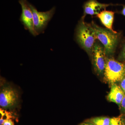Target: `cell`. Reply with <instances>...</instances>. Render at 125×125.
Masks as SVG:
<instances>
[{"mask_svg": "<svg viewBox=\"0 0 125 125\" xmlns=\"http://www.w3.org/2000/svg\"><path fill=\"white\" fill-rule=\"evenodd\" d=\"M118 59L119 60L125 62V44L123 46V49L120 54L119 55Z\"/></svg>", "mask_w": 125, "mask_h": 125, "instance_id": "13", "label": "cell"}, {"mask_svg": "<svg viewBox=\"0 0 125 125\" xmlns=\"http://www.w3.org/2000/svg\"><path fill=\"white\" fill-rule=\"evenodd\" d=\"M111 4H102L96 0H88L85 2L83 6L84 10V17L86 15H97L101 12V10L106 9Z\"/></svg>", "mask_w": 125, "mask_h": 125, "instance_id": "8", "label": "cell"}, {"mask_svg": "<svg viewBox=\"0 0 125 125\" xmlns=\"http://www.w3.org/2000/svg\"><path fill=\"white\" fill-rule=\"evenodd\" d=\"M120 106L122 111L125 113V96L124 97Z\"/></svg>", "mask_w": 125, "mask_h": 125, "instance_id": "16", "label": "cell"}, {"mask_svg": "<svg viewBox=\"0 0 125 125\" xmlns=\"http://www.w3.org/2000/svg\"><path fill=\"white\" fill-rule=\"evenodd\" d=\"M92 54L93 55L94 69L98 74L103 75L105 71L106 59L104 49L100 45L95 43Z\"/></svg>", "mask_w": 125, "mask_h": 125, "instance_id": "7", "label": "cell"}, {"mask_svg": "<svg viewBox=\"0 0 125 125\" xmlns=\"http://www.w3.org/2000/svg\"><path fill=\"white\" fill-rule=\"evenodd\" d=\"M111 118L106 117H98L91 118L87 121L94 125H109Z\"/></svg>", "mask_w": 125, "mask_h": 125, "instance_id": "11", "label": "cell"}, {"mask_svg": "<svg viewBox=\"0 0 125 125\" xmlns=\"http://www.w3.org/2000/svg\"><path fill=\"white\" fill-rule=\"evenodd\" d=\"M2 125H14L13 121L10 118H6L5 120Z\"/></svg>", "mask_w": 125, "mask_h": 125, "instance_id": "14", "label": "cell"}, {"mask_svg": "<svg viewBox=\"0 0 125 125\" xmlns=\"http://www.w3.org/2000/svg\"><path fill=\"white\" fill-rule=\"evenodd\" d=\"M18 100V93L10 86H5L1 89L0 106L5 109L13 108L17 104Z\"/></svg>", "mask_w": 125, "mask_h": 125, "instance_id": "6", "label": "cell"}, {"mask_svg": "<svg viewBox=\"0 0 125 125\" xmlns=\"http://www.w3.org/2000/svg\"><path fill=\"white\" fill-rule=\"evenodd\" d=\"M79 125H94L93 123L91 122H89L88 121H87L86 122H83V123H81Z\"/></svg>", "mask_w": 125, "mask_h": 125, "instance_id": "17", "label": "cell"}, {"mask_svg": "<svg viewBox=\"0 0 125 125\" xmlns=\"http://www.w3.org/2000/svg\"><path fill=\"white\" fill-rule=\"evenodd\" d=\"M114 12L104 10L97 15V17L101 20V22L108 29L115 33L117 32L113 29V23L114 20Z\"/></svg>", "mask_w": 125, "mask_h": 125, "instance_id": "10", "label": "cell"}, {"mask_svg": "<svg viewBox=\"0 0 125 125\" xmlns=\"http://www.w3.org/2000/svg\"><path fill=\"white\" fill-rule=\"evenodd\" d=\"M83 16L76 28V39L77 42L88 53L92 54L96 39L95 34L87 23L84 21Z\"/></svg>", "mask_w": 125, "mask_h": 125, "instance_id": "2", "label": "cell"}, {"mask_svg": "<svg viewBox=\"0 0 125 125\" xmlns=\"http://www.w3.org/2000/svg\"><path fill=\"white\" fill-rule=\"evenodd\" d=\"M122 117L119 116L111 118L109 125H123Z\"/></svg>", "mask_w": 125, "mask_h": 125, "instance_id": "12", "label": "cell"}, {"mask_svg": "<svg viewBox=\"0 0 125 125\" xmlns=\"http://www.w3.org/2000/svg\"><path fill=\"white\" fill-rule=\"evenodd\" d=\"M87 24L94 32L96 39H98L103 45L106 55H112L118 43L119 34L101 28L93 22Z\"/></svg>", "mask_w": 125, "mask_h": 125, "instance_id": "1", "label": "cell"}, {"mask_svg": "<svg viewBox=\"0 0 125 125\" xmlns=\"http://www.w3.org/2000/svg\"><path fill=\"white\" fill-rule=\"evenodd\" d=\"M120 86L125 94V76L120 82Z\"/></svg>", "mask_w": 125, "mask_h": 125, "instance_id": "15", "label": "cell"}, {"mask_svg": "<svg viewBox=\"0 0 125 125\" xmlns=\"http://www.w3.org/2000/svg\"><path fill=\"white\" fill-rule=\"evenodd\" d=\"M104 74L106 81L111 84L120 82L125 76V63L106 57Z\"/></svg>", "mask_w": 125, "mask_h": 125, "instance_id": "3", "label": "cell"}, {"mask_svg": "<svg viewBox=\"0 0 125 125\" xmlns=\"http://www.w3.org/2000/svg\"><path fill=\"white\" fill-rule=\"evenodd\" d=\"M125 96V93L120 86L116 83L112 84L111 90L107 96L108 99L109 101L120 106Z\"/></svg>", "mask_w": 125, "mask_h": 125, "instance_id": "9", "label": "cell"}, {"mask_svg": "<svg viewBox=\"0 0 125 125\" xmlns=\"http://www.w3.org/2000/svg\"><path fill=\"white\" fill-rule=\"evenodd\" d=\"M121 14L125 16V5L123 6V9L121 11Z\"/></svg>", "mask_w": 125, "mask_h": 125, "instance_id": "18", "label": "cell"}, {"mask_svg": "<svg viewBox=\"0 0 125 125\" xmlns=\"http://www.w3.org/2000/svg\"><path fill=\"white\" fill-rule=\"evenodd\" d=\"M30 6L33 15L34 30L38 35L43 33L48 23L53 17L55 7H52L50 10L45 12L38 11L36 7L30 3Z\"/></svg>", "mask_w": 125, "mask_h": 125, "instance_id": "4", "label": "cell"}, {"mask_svg": "<svg viewBox=\"0 0 125 125\" xmlns=\"http://www.w3.org/2000/svg\"><path fill=\"white\" fill-rule=\"evenodd\" d=\"M19 2L22 8V13L20 20L23 25L25 29L29 31L33 36H38L34 30L33 15L29 2L27 0H19Z\"/></svg>", "mask_w": 125, "mask_h": 125, "instance_id": "5", "label": "cell"}, {"mask_svg": "<svg viewBox=\"0 0 125 125\" xmlns=\"http://www.w3.org/2000/svg\"><path fill=\"white\" fill-rule=\"evenodd\" d=\"M123 125H125V124H124V123H123Z\"/></svg>", "mask_w": 125, "mask_h": 125, "instance_id": "19", "label": "cell"}]
</instances>
